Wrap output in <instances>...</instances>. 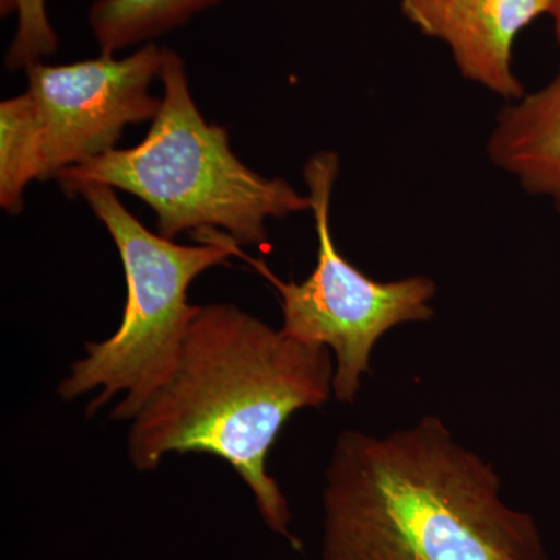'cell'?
<instances>
[{
  "mask_svg": "<svg viewBox=\"0 0 560 560\" xmlns=\"http://www.w3.org/2000/svg\"><path fill=\"white\" fill-rule=\"evenodd\" d=\"M221 0H97L90 10V25L102 54L116 55L127 47L180 27L195 14Z\"/></svg>",
  "mask_w": 560,
  "mask_h": 560,
  "instance_id": "9c48e42d",
  "label": "cell"
},
{
  "mask_svg": "<svg viewBox=\"0 0 560 560\" xmlns=\"http://www.w3.org/2000/svg\"><path fill=\"white\" fill-rule=\"evenodd\" d=\"M84 198L119 250L127 302L119 329L108 340L88 342L86 357L70 366L58 386L61 399L98 389L88 416L125 394L110 418L132 420L171 378L200 305L187 301L190 283L209 268L238 256L237 243L208 231L201 245H178L143 226L113 187L81 184L70 197Z\"/></svg>",
  "mask_w": 560,
  "mask_h": 560,
  "instance_id": "277c9868",
  "label": "cell"
},
{
  "mask_svg": "<svg viewBox=\"0 0 560 560\" xmlns=\"http://www.w3.org/2000/svg\"><path fill=\"white\" fill-rule=\"evenodd\" d=\"M164 49L143 44L125 58L102 54L72 65L39 61L25 69L40 127V180L116 150L125 128L153 120L161 98Z\"/></svg>",
  "mask_w": 560,
  "mask_h": 560,
  "instance_id": "8992f818",
  "label": "cell"
},
{
  "mask_svg": "<svg viewBox=\"0 0 560 560\" xmlns=\"http://www.w3.org/2000/svg\"><path fill=\"white\" fill-rule=\"evenodd\" d=\"M548 14H550L552 22H555L556 38H558L560 46V0H550V11H548Z\"/></svg>",
  "mask_w": 560,
  "mask_h": 560,
  "instance_id": "7c38bea8",
  "label": "cell"
},
{
  "mask_svg": "<svg viewBox=\"0 0 560 560\" xmlns=\"http://www.w3.org/2000/svg\"><path fill=\"white\" fill-rule=\"evenodd\" d=\"M401 13L451 50L463 79L508 103L526 94L512 69L515 39L550 11V0H399Z\"/></svg>",
  "mask_w": 560,
  "mask_h": 560,
  "instance_id": "52a82bcc",
  "label": "cell"
},
{
  "mask_svg": "<svg viewBox=\"0 0 560 560\" xmlns=\"http://www.w3.org/2000/svg\"><path fill=\"white\" fill-rule=\"evenodd\" d=\"M18 27L5 55L10 72L31 68L58 51L57 32L51 27L46 0H11Z\"/></svg>",
  "mask_w": 560,
  "mask_h": 560,
  "instance_id": "8fae6325",
  "label": "cell"
},
{
  "mask_svg": "<svg viewBox=\"0 0 560 560\" xmlns=\"http://www.w3.org/2000/svg\"><path fill=\"white\" fill-rule=\"evenodd\" d=\"M436 416L386 436L342 431L323 490L320 560H547L533 515Z\"/></svg>",
  "mask_w": 560,
  "mask_h": 560,
  "instance_id": "6da1fadb",
  "label": "cell"
},
{
  "mask_svg": "<svg viewBox=\"0 0 560 560\" xmlns=\"http://www.w3.org/2000/svg\"><path fill=\"white\" fill-rule=\"evenodd\" d=\"M338 172L340 160L334 151H319L304 165L318 235L316 267L304 282H283L260 260L246 257L242 250L238 257L248 260L278 291L280 330L287 337L334 350L335 399L353 404L361 378L371 372L375 345L394 327L433 318L431 301L438 289L434 280L419 275L378 282L342 256L330 226L331 191Z\"/></svg>",
  "mask_w": 560,
  "mask_h": 560,
  "instance_id": "5b68a950",
  "label": "cell"
},
{
  "mask_svg": "<svg viewBox=\"0 0 560 560\" xmlns=\"http://www.w3.org/2000/svg\"><path fill=\"white\" fill-rule=\"evenodd\" d=\"M160 79L164 95L145 139L62 171L55 179L66 194L103 184L149 205L158 234L171 241L184 231H219L238 246L267 242L268 219L312 212L308 195L250 171L226 128L205 120L176 51L164 49Z\"/></svg>",
  "mask_w": 560,
  "mask_h": 560,
  "instance_id": "3957f363",
  "label": "cell"
},
{
  "mask_svg": "<svg viewBox=\"0 0 560 560\" xmlns=\"http://www.w3.org/2000/svg\"><path fill=\"white\" fill-rule=\"evenodd\" d=\"M488 154L523 190L547 198L560 212V72L500 110Z\"/></svg>",
  "mask_w": 560,
  "mask_h": 560,
  "instance_id": "ba28073f",
  "label": "cell"
},
{
  "mask_svg": "<svg viewBox=\"0 0 560 560\" xmlns=\"http://www.w3.org/2000/svg\"><path fill=\"white\" fill-rule=\"evenodd\" d=\"M40 127L27 91L0 105V206L7 213L24 208V191L40 180Z\"/></svg>",
  "mask_w": 560,
  "mask_h": 560,
  "instance_id": "30bf717a",
  "label": "cell"
},
{
  "mask_svg": "<svg viewBox=\"0 0 560 560\" xmlns=\"http://www.w3.org/2000/svg\"><path fill=\"white\" fill-rule=\"evenodd\" d=\"M334 377L324 346L293 340L235 305H205L171 378L131 420L128 458L151 471L168 453L219 456L248 486L265 525L301 550L267 460L294 412L330 399Z\"/></svg>",
  "mask_w": 560,
  "mask_h": 560,
  "instance_id": "7a4b0ae2",
  "label": "cell"
}]
</instances>
